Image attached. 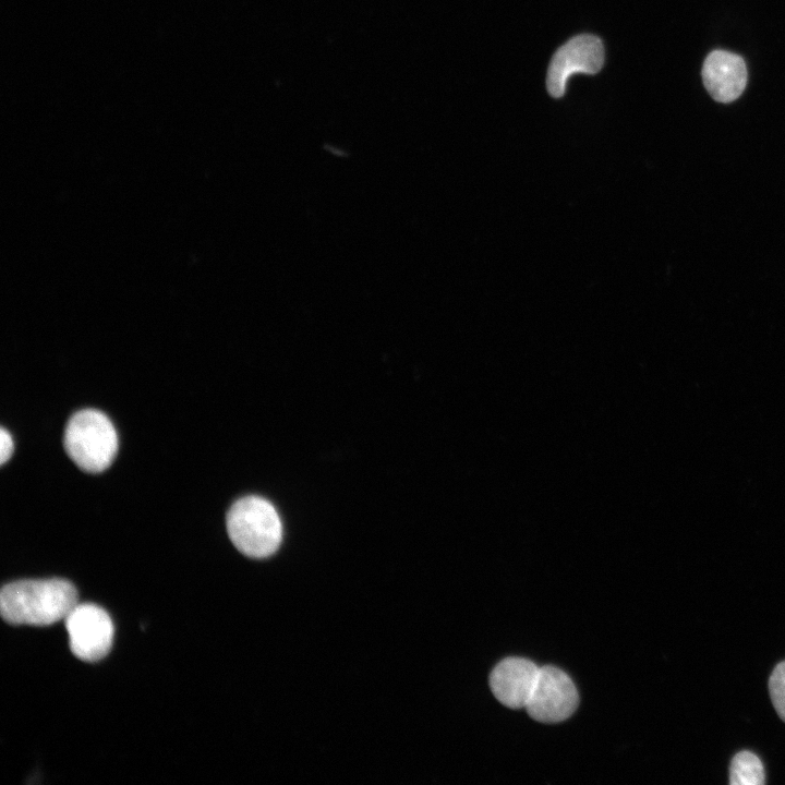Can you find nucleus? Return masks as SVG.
Returning <instances> with one entry per match:
<instances>
[{
	"label": "nucleus",
	"instance_id": "f257e3e1",
	"mask_svg": "<svg viewBox=\"0 0 785 785\" xmlns=\"http://www.w3.org/2000/svg\"><path fill=\"white\" fill-rule=\"evenodd\" d=\"M77 603L75 587L60 578L13 581L0 592L1 616L11 625H51L65 619Z\"/></svg>",
	"mask_w": 785,
	"mask_h": 785
},
{
	"label": "nucleus",
	"instance_id": "f03ea898",
	"mask_svg": "<svg viewBox=\"0 0 785 785\" xmlns=\"http://www.w3.org/2000/svg\"><path fill=\"white\" fill-rule=\"evenodd\" d=\"M233 545L252 558L274 554L282 539V526L275 507L266 499L246 496L238 499L226 518Z\"/></svg>",
	"mask_w": 785,
	"mask_h": 785
},
{
	"label": "nucleus",
	"instance_id": "7ed1b4c3",
	"mask_svg": "<svg viewBox=\"0 0 785 785\" xmlns=\"http://www.w3.org/2000/svg\"><path fill=\"white\" fill-rule=\"evenodd\" d=\"M63 446L78 468L98 473L112 463L118 450V435L105 413L95 409H83L68 421Z\"/></svg>",
	"mask_w": 785,
	"mask_h": 785
},
{
	"label": "nucleus",
	"instance_id": "20e7f679",
	"mask_svg": "<svg viewBox=\"0 0 785 785\" xmlns=\"http://www.w3.org/2000/svg\"><path fill=\"white\" fill-rule=\"evenodd\" d=\"M70 649L80 660L96 662L112 647L114 628L108 613L90 603L76 604L64 619Z\"/></svg>",
	"mask_w": 785,
	"mask_h": 785
},
{
	"label": "nucleus",
	"instance_id": "39448f33",
	"mask_svg": "<svg viewBox=\"0 0 785 785\" xmlns=\"http://www.w3.org/2000/svg\"><path fill=\"white\" fill-rule=\"evenodd\" d=\"M604 63V46L594 35H578L554 53L547 70L546 87L553 97H561L569 77L576 73L595 74Z\"/></svg>",
	"mask_w": 785,
	"mask_h": 785
},
{
	"label": "nucleus",
	"instance_id": "423d86ee",
	"mask_svg": "<svg viewBox=\"0 0 785 785\" xmlns=\"http://www.w3.org/2000/svg\"><path fill=\"white\" fill-rule=\"evenodd\" d=\"M578 702V692L569 676L557 667L544 666L540 668L526 709L538 722L558 723L572 715Z\"/></svg>",
	"mask_w": 785,
	"mask_h": 785
},
{
	"label": "nucleus",
	"instance_id": "0eeeda50",
	"mask_svg": "<svg viewBox=\"0 0 785 785\" xmlns=\"http://www.w3.org/2000/svg\"><path fill=\"white\" fill-rule=\"evenodd\" d=\"M540 668L522 657H507L490 675V686L497 700L510 709L526 708L535 688Z\"/></svg>",
	"mask_w": 785,
	"mask_h": 785
},
{
	"label": "nucleus",
	"instance_id": "6e6552de",
	"mask_svg": "<svg viewBox=\"0 0 785 785\" xmlns=\"http://www.w3.org/2000/svg\"><path fill=\"white\" fill-rule=\"evenodd\" d=\"M702 81L711 97L728 104L737 99L747 85V67L744 59L726 50H713L702 65Z\"/></svg>",
	"mask_w": 785,
	"mask_h": 785
},
{
	"label": "nucleus",
	"instance_id": "1a4fd4ad",
	"mask_svg": "<svg viewBox=\"0 0 785 785\" xmlns=\"http://www.w3.org/2000/svg\"><path fill=\"white\" fill-rule=\"evenodd\" d=\"M765 782L763 764L751 751H740L734 756L729 766V784L762 785Z\"/></svg>",
	"mask_w": 785,
	"mask_h": 785
},
{
	"label": "nucleus",
	"instance_id": "9d476101",
	"mask_svg": "<svg viewBox=\"0 0 785 785\" xmlns=\"http://www.w3.org/2000/svg\"><path fill=\"white\" fill-rule=\"evenodd\" d=\"M769 691L776 713L785 722V661L774 667L769 679Z\"/></svg>",
	"mask_w": 785,
	"mask_h": 785
},
{
	"label": "nucleus",
	"instance_id": "9b49d317",
	"mask_svg": "<svg viewBox=\"0 0 785 785\" xmlns=\"http://www.w3.org/2000/svg\"><path fill=\"white\" fill-rule=\"evenodd\" d=\"M13 439L11 434L4 428L0 430V462L5 463L13 452Z\"/></svg>",
	"mask_w": 785,
	"mask_h": 785
}]
</instances>
